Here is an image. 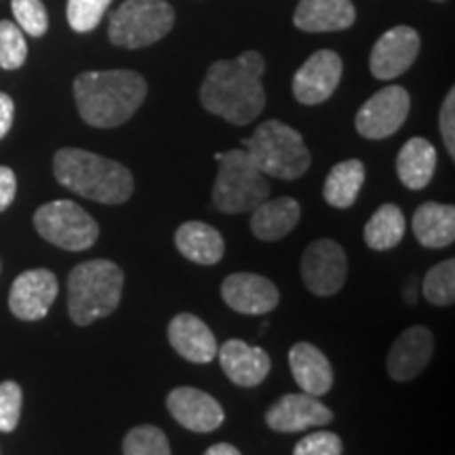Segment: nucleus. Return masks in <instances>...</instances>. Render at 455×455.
<instances>
[{
    "instance_id": "obj_9",
    "label": "nucleus",
    "mask_w": 455,
    "mask_h": 455,
    "mask_svg": "<svg viewBox=\"0 0 455 455\" xmlns=\"http://www.w3.org/2000/svg\"><path fill=\"white\" fill-rule=\"evenodd\" d=\"M348 276V259L339 243L321 238L301 255V278L308 291L321 298L335 295Z\"/></svg>"
},
{
    "instance_id": "obj_2",
    "label": "nucleus",
    "mask_w": 455,
    "mask_h": 455,
    "mask_svg": "<svg viewBox=\"0 0 455 455\" xmlns=\"http://www.w3.org/2000/svg\"><path fill=\"white\" fill-rule=\"evenodd\" d=\"M148 84L133 70L83 72L74 81V100L91 127L112 129L127 123L144 104Z\"/></svg>"
},
{
    "instance_id": "obj_18",
    "label": "nucleus",
    "mask_w": 455,
    "mask_h": 455,
    "mask_svg": "<svg viewBox=\"0 0 455 455\" xmlns=\"http://www.w3.org/2000/svg\"><path fill=\"white\" fill-rule=\"evenodd\" d=\"M221 369L228 378L243 388L259 386L270 373L268 352L258 346L244 344L243 339H228L221 348H218Z\"/></svg>"
},
{
    "instance_id": "obj_37",
    "label": "nucleus",
    "mask_w": 455,
    "mask_h": 455,
    "mask_svg": "<svg viewBox=\"0 0 455 455\" xmlns=\"http://www.w3.org/2000/svg\"><path fill=\"white\" fill-rule=\"evenodd\" d=\"M13 100H11L7 93H0V140L9 133L11 124H13Z\"/></svg>"
},
{
    "instance_id": "obj_19",
    "label": "nucleus",
    "mask_w": 455,
    "mask_h": 455,
    "mask_svg": "<svg viewBox=\"0 0 455 455\" xmlns=\"http://www.w3.org/2000/svg\"><path fill=\"white\" fill-rule=\"evenodd\" d=\"M167 333L173 350L186 361L204 365L218 356V341H215L213 331L190 312H181L171 318Z\"/></svg>"
},
{
    "instance_id": "obj_22",
    "label": "nucleus",
    "mask_w": 455,
    "mask_h": 455,
    "mask_svg": "<svg viewBox=\"0 0 455 455\" xmlns=\"http://www.w3.org/2000/svg\"><path fill=\"white\" fill-rule=\"evenodd\" d=\"M175 247L195 264L215 266L224 258V238L213 226L203 221H186L175 232Z\"/></svg>"
},
{
    "instance_id": "obj_27",
    "label": "nucleus",
    "mask_w": 455,
    "mask_h": 455,
    "mask_svg": "<svg viewBox=\"0 0 455 455\" xmlns=\"http://www.w3.org/2000/svg\"><path fill=\"white\" fill-rule=\"evenodd\" d=\"M407 230L405 215L396 204H382L365 226V243L373 251H388L403 241Z\"/></svg>"
},
{
    "instance_id": "obj_3",
    "label": "nucleus",
    "mask_w": 455,
    "mask_h": 455,
    "mask_svg": "<svg viewBox=\"0 0 455 455\" xmlns=\"http://www.w3.org/2000/svg\"><path fill=\"white\" fill-rule=\"evenodd\" d=\"M53 173L68 190L101 204L127 203L133 195V175L124 164L81 148L57 152Z\"/></svg>"
},
{
    "instance_id": "obj_24",
    "label": "nucleus",
    "mask_w": 455,
    "mask_h": 455,
    "mask_svg": "<svg viewBox=\"0 0 455 455\" xmlns=\"http://www.w3.org/2000/svg\"><path fill=\"white\" fill-rule=\"evenodd\" d=\"M413 235L428 249H443L455 238V209L451 204L424 203L413 213Z\"/></svg>"
},
{
    "instance_id": "obj_4",
    "label": "nucleus",
    "mask_w": 455,
    "mask_h": 455,
    "mask_svg": "<svg viewBox=\"0 0 455 455\" xmlns=\"http://www.w3.org/2000/svg\"><path fill=\"white\" fill-rule=\"evenodd\" d=\"M124 275L110 259L78 264L68 276V315L76 325L110 316L123 298Z\"/></svg>"
},
{
    "instance_id": "obj_31",
    "label": "nucleus",
    "mask_w": 455,
    "mask_h": 455,
    "mask_svg": "<svg viewBox=\"0 0 455 455\" xmlns=\"http://www.w3.org/2000/svg\"><path fill=\"white\" fill-rule=\"evenodd\" d=\"M112 0H68V24L76 32H91L98 28Z\"/></svg>"
},
{
    "instance_id": "obj_23",
    "label": "nucleus",
    "mask_w": 455,
    "mask_h": 455,
    "mask_svg": "<svg viewBox=\"0 0 455 455\" xmlns=\"http://www.w3.org/2000/svg\"><path fill=\"white\" fill-rule=\"evenodd\" d=\"M299 203L289 196L264 201L253 209L251 232L259 241H278L287 236L299 221Z\"/></svg>"
},
{
    "instance_id": "obj_6",
    "label": "nucleus",
    "mask_w": 455,
    "mask_h": 455,
    "mask_svg": "<svg viewBox=\"0 0 455 455\" xmlns=\"http://www.w3.org/2000/svg\"><path fill=\"white\" fill-rule=\"evenodd\" d=\"M218 161L220 171L213 184V204L218 212L230 215L253 212L258 204L268 201V180L244 148L221 152Z\"/></svg>"
},
{
    "instance_id": "obj_30",
    "label": "nucleus",
    "mask_w": 455,
    "mask_h": 455,
    "mask_svg": "<svg viewBox=\"0 0 455 455\" xmlns=\"http://www.w3.org/2000/svg\"><path fill=\"white\" fill-rule=\"evenodd\" d=\"M28 57V44L20 26L13 21H0V68L4 70H17L24 66Z\"/></svg>"
},
{
    "instance_id": "obj_13",
    "label": "nucleus",
    "mask_w": 455,
    "mask_h": 455,
    "mask_svg": "<svg viewBox=\"0 0 455 455\" xmlns=\"http://www.w3.org/2000/svg\"><path fill=\"white\" fill-rule=\"evenodd\" d=\"M221 298L228 308L241 315L258 316L275 310L281 301V293L268 278L253 275V272H236L221 283Z\"/></svg>"
},
{
    "instance_id": "obj_11",
    "label": "nucleus",
    "mask_w": 455,
    "mask_h": 455,
    "mask_svg": "<svg viewBox=\"0 0 455 455\" xmlns=\"http://www.w3.org/2000/svg\"><path fill=\"white\" fill-rule=\"evenodd\" d=\"M341 57L335 51L323 49L312 53L293 76V95L299 104L318 106L327 101L341 81Z\"/></svg>"
},
{
    "instance_id": "obj_7",
    "label": "nucleus",
    "mask_w": 455,
    "mask_h": 455,
    "mask_svg": "<svg viewBox=\"0 0 455 455\" xmlns=\"http://www.w3.org/2000/svg\"><path fill=\"white\" fill-rule=\"evenodd\" d=\"M175 11L164 0H124L110 15L108 38L123 49H141L167 36Z\"/></svg>"
},
{
    "instance_id": "obj_34",
    "label": "nucleus",
    "mask_w": 455,
    "mask_h": 455,
    "mask_svg": "<svg viewBox=\"0 0 455 455\" xmlns=\"http://www.w3.org/2000/svg\"><path fill=\"white\" fill-rule=\"evenodd\" d=\"M344 445L341 439L333 432L321 430L312 432V435L304 436L293 449V455H341Z\"/></svg>"
},
{
    "instance_id": "obj_26",
    "label": "nucleus",
    "mask_w": 455,
    "mask_h": 455,
    "mask_svg": "<svg viewBox=\"0 0 455 455\" xmlns=\"http://www.w3.org/2000/svg\"><path fill=\"white\" fill-rule=\"evenodd\" d=\"M363 184H365V167L356 158H350L329 171L323 196L335 209H348L355 204Z\"/></svg>"
},
{
    "instance_id": "obj_28",
    "label": "nucleus",
    "mask_w": 455,
    "mask_h": 455,
    "mask_svg": "<svg viewBox=\"0 0 455 455\" xmlns=\"http://www.w3.org/2000/svg\"><path fill=\"white\" fill-rule=\"evenodd\" d=\"M424 298L432 306H451L455 301V261L447 259L428 270L424 278Z\"/></svg>"
},
{
    "instance_id": "obj_16",
    "label": "nucleus",
    "mask_w": 455,
    "mask_h": 455,
    "mask_svg": "<svg viewBox=\"0 0 455 455\" xmlns=\"http://www.w3.org/2000/svg\"><path fill=\"white\" fill-rule=\"evenodd\" d=\"M333 419L331 409L323 405L316 396L284 395L266 413V424L276 432H301L312 426H325Z\"/></svg>"
},
{
    "instance_id": "obj_14",
    "label": "nucleus",
    "mask_w": 455,
    "mask_h": 455,
    "mask_svg": "<svg viewBox=\"0 0 455 455\" xmlns=\"http://www.w3.org/2000/svg\"><path fill=\"white\" fill-rule=\"evenodd\" d=\"M57 298V278L49 270H28L15 278L9 308L21 321H41Z\"/></svg>"
},
{
    "instance_id": "obj_15",
    "label": "nucleus",
    "mask_w": 455,
    "mask_h": 455,
    "mask_svg": "<svg viewBox=\"0 0 455 455\" xmlns=\"http://www.w3.org/2000/svg\"><path fill=\"white\" fill-rule=\"evenodd\" d=\"M167 409L173 419L192 432H213L224 422V409L207 392L181 386L169 392Z\"/></svg>"
},
{
    "instance_id": "obj_20",
    "label": "nucleus",
    "mask_w": 455,
    "mask_h": 455,
    "mask_svg": "<svg viewBox=\"0 0 455 455\" xmlns=\"http://www.w3.org/2000/svg\"><path fill=\"white\" fill-rule=\"evenodd\" d=\"M356 9L350 0H301L293 24L304 32H338L355 24Z\"/></svg>"
},
{
    "instance_id": "obj_35",
    "label": "nucleus",
    "mask_w": 455,
    "mask_h": 455,
    "mask_svg": "<svg viewBox=\"0 0 455 455\" xmlns=\"http://www.w3.org/2000/svg\"><path fill=\"white\" fill-rule=\"evenodd\" d=\"M455 91L451 89L447 93L445 101H443L441 108V135L443 141H445L449 156L455 158Z\"/></svg>"
},
{
    "instance_id": "obj_32",
    "label": "nucleus",
    "mask_w": 455,
    "mask_h": 455,
    "mask_svg": "<svg viewBox=\"0 0 455 455\" xmlns=\"http://www.w3.org/2000/svg\"><path fill=\"white\" fill-rule=\"evenodd\" d=\"M11 9L21 32L38 38L49 30V15L43 0H11Z\"/></svg>"
},
{
    "instance_id": "obj_33",
    "label": "nucleus",
    "mask_w": 455,
    "mask_h": 455,
    "mask_svg": "<svg viewBox=\"0 0 455 455\" xmlns=\"http://www.w3.org/2000/svg\"><path fill=\"white\" fill-rule=\"evenodd\" d=\"M21 388L17 382L0 384V432H13L21 415Z\"/></svg>"
},
{
    "instance_id": "obj_25",
    "label": "nucleus",
    "mask_w": 455,
    "mask_h": 455,
    "mask_svg": "<svg viewBox=\"0 0 455 455\" xmlns=\"http://www.w3.org/2000/svg\"><path fill=\"white\" fill-rule=\"evenodd\" d=\"M436 169V150L428 140L413 138L396 156V173L409 190H424Z\"/></svg>"
},
{
    "instance_id": "obj_10",
    "label": "nucleus",
    "mask_w": 455,
    "mask_h": 455,
    "mask_svg": "<svg viewBox=\"0 0 455 455\" xmlns=\"http://www.w3.org/2000/svg\"><path fill=\"white\" fill-rule=\"evenodd\" d=\"M411 98L407 89L386 87L371 95L356 114V131L365 140H386L407 121Z\"/></svg>"
},
{
    "instance_id": "obj_8",
    "label": "nucleus",
    "mask_w": 455,
    "mask_h": 455,
    "mask_svg": "<svg viewBox=\"0 0 455 455\" xmlns=\"http://www.w3.org/2000/svg\"><path fill=\"white\" fill-rule=\"evenodd\" d=\"M34 228L44 241L66 251H84L93 247L100 236L95 220L72 201H53L38 207Z\"/></svg>"
},
{
    "instance_id": "obj_12",
    "label": "nucleus",
    "mask_w": 455,
    "mask_h": 455,
    "mask_svg": "<svg viewBox=\"0 0 455 455\" xmlns=\"http://www.w3.org/2000/svg\"><path fill=\"white\" fill-rule=\"evenodd\" d=\"M419 51V36L413 28L396 26L392 28L375 43L369 57L371 74L379 81H392V78L405 74L413 66Z\"/></svg>"
},
{
    "instance_id": "obj_1",
    "label": "nucleus",
    "mask_w": 455,
    "mask_h": 455,
    "mask_svg": "<svg viewBox=\"0 0 455 455\" xmlns=\"http://www.w3.org/2000/svg\"><path fill=\"white\" fill-rule=\"evenodd\" d=\"M264 68V57L258 51H244L235 60L215 61L201 87L204 110L236 127L253 123L266 108L261 87Z\"/></svg>"
},
{
    "instance_id": "obj_21",
    "label": "nucleus",
    "mask_w": 455,
    "mask_h": 455,
    "mask_svg": "<svg viewBox=\"0 0 455 455\" xmlns=\"http://www.w3.org/2000/svg\"><path fill=\"white\" fill-rule=\"evenodd\" d=\"M289 367H291L295 384L306 395L323 396L331 390L333 369L329 365V358L308 341H299L293 346L289 352Z\"/></svg>"
},
{
    "instance_id": "obj_38",
    "label": "nucleus",
    "mask_w": 455,
    "mask_h": 455,
    "mask_svg": "<svg viewBox=\"0 0 455 455\" xmlns=\"http://www.w3.org/2000/svg\"><path fill=\"white\" fill-rule=\"evenodd\" d=\"M204 455H241V451L235 445H228V443H218V445L209 447Z\"/></svg>"
},
{
    "instance_id": "obj_17",
    "label": "nucleus",
    "mask_w": 455,
    "mask_h": 455,
    "mask_svg": "<svg viewBox=\"0 0 455 455\" xmlns=\"http://www.w3.org/2000/svg\"><path fill=\"white\" fill-rule=\"evenodd\" d=\"M435 350V338L426 327H409L398 335L388 355V373L396 382H409L418 378L430 363Z\"/></svg>"
},
{
    "instance_id": "obj_29",
    "label": "nucleus",
    "mask_w": 455,
    "mask_h": 455,
    "mask_svg": "<svg viewBox=\"0 0 455 455\" xmlns=\"http://www.w3.org/2000/svg\"><path fill=\"white\" fill-rule=\"evenodd\" d=\"M124 455H171L167 436L156 426H135L123 441Z\"/></svg>"
},
{
    "instance_id": "obj_36",
    "label": "nucleus",
    "mask_w": 455,
    "mask_h": 455,
    "mask_svg": "<svg viewBox=\"0 0 455 455\" xmlns=\"http://www.w3.org/2000/svg\"><path fill=\"white\" fill-rule=\"evenodd\" d=\"M17 192V180L15 173L9 167H0V212L11 207L15 201Z\"/></svg>"
},
{
    "instance_id": "obj_5",
    "label": "nucleus",
    "mask_w": 455,
    "mask_h": 455,
    "mask_svg": "<svg viewBox=\"0 0 455 455\" xmlns=\"http://www.w3.org/2000/svg\"><path fill=\"white\" fill-rule=\"evenodd\" d=\"M243 148L264 175L278 180H298L310 167V150L299 131L281 121L261 123Z\"/></svg>"
}]
</instances>
